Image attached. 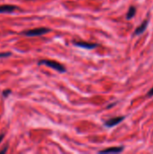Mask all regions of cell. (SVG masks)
Masks as SVG:
<instances>
[{"mask_svg": "<svg viewBox=\"0 0 153 154\" xmlns=\"http://www.w3.org/2000/svg\"><path fill=\"white\" fill-rule=\"evenodd\" d=\"M124 147L120 146V147H112V148H108L106 150H102L99 151V153H120L124 151Z\"/></svg>", "mask_w": 153, "mask_h": 154, "instance_id": "8992f818", "label": "cell"}, {"mask_svg": "<svg viewBox=\"0 0 153 154\" xmlns=\"http://www.w3.org/2000/svg\"><path fill=\"white\" fill-rule=\"evenodd\" d=\"M148 23H149V20L148 19L145 20V21H143L142 23L135 29L134 35H139V34H142L143 32H145V30H146V28L148 26Z\"/></svg>", "mask_w": 153, "mask_h": 154, "instance_id": "52a82bcc", "label": "cell"}, {"mask_svg": "<svg viewBox=\"0 0 153 154\" xmlns=\"http://www.w3.org/2000/svg\"><path fill=\"white\" fill-rule=\"evenodd\" d=\"M74 45L81 47V48H85V49H95L96 47H97V44L96 43H90V42H73Z\"/></svg>", "mask_w": 153, "mask_h": 154, "instance_id": "5b68a950", "label": "cell"}, {"mask_svg": "<svg viewBox=\"0 0 153 154\" xmlns=\"http://www.w3.org/2000/svg\"><path fill=\"white\" fill-rule=\"evenodd\" d=\"M124 116H117V117H113V118H110L108 120H106L104 125L106 127H113L115 125H117L118 124H120L121 122H123L124 120Z\"/></svg>", "mask_w": 153, "mask_h": 154, "instance_id": "3957f363", "label": "cell"}, {"mask_svg": "<svg viewBox=\"0 0 153 154\" xmlns=\"http://www.w3.org/2000/svg\"><path fill=\"white\" fill-rule=\"evenodd\" d=\"M4 136H5V135H4L3 134H0V143H1V142L3 141V139H4Z\"/></svg>", "mask_w": 153, "mask_h": 154, "instance_id": "4fadbf2b", "label": "cell"}, {"mask_svg": "<svg viewBox=\"0 0 153 154\" xmlns=\"http://www.w3.org/2000/svg\"><path fill=\"white\" fill-rule=\"evenodd\" d=\"M38 65H45V66H48L55 70H57L58 72L60 73H64L66 72V68L61 65L60 63L57 62V61H54V60H39L38 61Z\"/></svg>", "mask_w": 153, "mask_h": 154, "instance_id": "6da1fadb", "label": "cell"}, {"mask_svg": "<svg viewBox=\"0 0 153 154\" xmlns=\"http://www.w3.org/2000/svg\"><path fill=\"white\" fill-rule=\"evenodd\" d=\"M6 151H7V146H5V148H4L1 152H0V153H4V152H6Z\"/></svg>", "mask_w": 153, "mask_h": 154, "instance_id": "7c38bea8", "label": "cell"}, {"mask_svg": "<svg viewBox=\"0 0 153 154\" xmlns=\"http://www.w3.org/2000/svg\"><path fill=\"white\" fill-rule=\"evenodd\" d=\"M147 96L149 97H153V87L148 92V94H147Z\"/></svg>", "mask_w": 153, "mask_h": 154, "instance_id": "8fae6325", "label": "cell"}, {"mask_svg": "<svg viewBox=\"0 0 153 154\" xmlns=\"http://www.w3.org/2000/svg\"><path fill=\"white\" fill-rule=\"evenodd\" d=\"M50 32V29L46 27H40V28H34L31 30H26L21 32V34L27 36V37H35V36H41L45 33H48Z\"/></svg>", "mask_w": 153, "mask_h": 154, "instance_id": "7a4b0ae2", "label": "cell"}, {"mask_svg": "<svg viewBox=\"0 0 153 154\" xmlns=\"http://www.w3.org/2000/svg\"><path fill=\"white\" fill-rule=\"evenodd\" d=\"M10 56H12V52H9V51H7V52H0V59L8 58Z\"/></svg>", "mask_w": 153, "mask_h": 154, "instance_id": "9c48e42d", "label": "cell"}, {"mask_svg": "<svg viewBox=\"0 0 153 154\" xmlns=\"http://www.w3.org/2000/svg\"><path fill=\"white\" fill-rule=\"evenodd\" d=\"M10 94H12V90H10V89H5V90L3 91V93H2V95H3V97H4L5 98L8 97V96H9Z\"/></svg>", "mask_w": 153, "mask_h": 154, "instance_id": "30bf717a", "label": "cell"}, {"mask_svg": "<svg viewBox=\"0 0 153 154\" xmlns=\"http://www.w3.org/2000/svg\"><path fill=\"white\" fill-rule=\"evenodd\" d=\"M17 8L18 7L14 5H0V14H10Z\"/></svg>", "mask_w": 153, "mask_h": 154, "instance_id": "277c9868", "label": "cell"}, {"mask_svg": "<svg viewBox=\"0 0 153 154\" xmlns=\"http://www.w3.org/2000/svg\"><path fill=\"white\" fill-rule=\"evenodd\" d=\"M135 14H136V7H135V6H131V7L129 8V11H128L127 14H126V18H127V19H131V18H133Z\"/></svg>", "mask_w": 153, "mask_h": 154, "instance_id": "ba28073f", "label": "cell"}]
</instances>
